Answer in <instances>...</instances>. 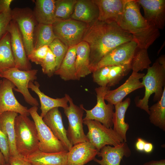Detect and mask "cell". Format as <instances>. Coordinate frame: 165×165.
I'll return each mask as SVG.
<instances>
[{"mask_svg": "<svg viewBox=\"0 0 165 165\" xmlns=\"http://www.w3.org/2000/svg\"><path fill=\"white\" fill-rule=\"evenodd\" d=\"M132 40V35L116 22L97 20L89 24L82 41L89 46L91 72L95 71L98 62L108 53L118 46Z\"/></svg>", "mask_w": 165, "mask_h": 165, "instance_id": "cell-1", "label": "cell"}, {"mask_svg": "<svg viewBox=\"0 0 165 165\" xmlns=\"http://www.w3.org/2000/svg\"><path fill=\"white\" fill-rule=\"evenodd\" d=\"M135 0H127L117 23L130 34L138 47L148 49L160 36L159 30L149 23L141 14Z\"/></svg>", "mask_w": 165, "mask_h": 165, "instance_id": "cell-2", "label": "cell"}, {"mask_svg": "<svg viewBox=\"0 0 165 165\" xmlns=\"http://www.w3.org/2000/svg\"><path fill=\"white\" fill-rule=\"evenodd\" d=\"M141 82L145 87V94L141 99L135 101L137 107L149 113L148 102L150 96L154 94L153 101L159 100L162 96L165 86V61L157 59L151 66L147 69L146 74L142 78Z\"/></svg>", "mask_w": 165, "mask_h": 165, "instance_id": "cell-3", "label": "cell"}, {"mask_svg": "<svg viewBox=\"0 0 165 165\" xmlns=\"http://www.w3.org/2000/svg\"><path fill=\"white\" fill-rule=\"evenodd\" d=\"M15 143L18 153L27 157L39 150L35 123L28 116L19 115L15 121Z\"/></svg>", "mask_w": 165, "mask_h": 165, "instance_id": "cell-4", "label": "cell"}, {"mask_svg": "<svg viewBox=\"0 0 165 165\" xmlns=\"http://www.w3.org/2000/svg\"><path fill=\"white\" fill-rule=\"evenodd\" d=\"M88 24L71 18L57 20L52 25L56 37L68 48L82 41Z\"/></svg>", "mask_w": 165, "mask_h": 165, "instance_id": "cell-5", "label": "cell"}, {"mask_svg": "<svg viewBox=\"0 0 165 165\" xmlns=\"http://www.w3.org/2000/svg\"><path fill=\"white\" fill-rule=\"evenodd\" d=\"M83 123L88 129L86 135L88 141L98 151L106 145L116 146L124 142L112 128H107L98 121L86 120Z\"/></svg>", "mask_w": 165, "mask_h": 165, "instance_id": "cell-6", "label": "cell"}, {"mask_svg": "<svg viewBox=\"0 0 165 165\" xmlns=\"http://www.w3.org/2000/svg\"><path fill=\"white\" fill-rule=\"evenodd\" d=\"M38 110V106H36L28 109L30 115L36 126L39 141V150L47 153L68 151L44 123Z\"/></svg>", "mask_w": 165, "mask_h": 165, "instance_id": "cell-7", "label": "cell"}, {"mask_svg": "<svg viewBox=\"0 0 165 165\" xmlns=\"http://www.w3.org/2000/svg\"><path fill=\"white\" fill-rule=\"evenodd\" d=\"M12 16L21 34L27 56L34 49V34L38 23L33 10L28 7L15 8L12 9Z\"/></svg>", "mask_w": 165, "mask_h": 165, "instance_id": "cell-8", "label": "cell"}, {"mask_svg": "<svg viewBox=\"0 0 165 165\" xmlns=\"http://www.w3.org/2000/svg\"><path fill=\"white\" fill-rule=\"evenodd\" d=\"M38 71L35 69L23 71L15 67L2 72L1 78L12 82L16 87L13 90L21 93L27 103L32 106H38L39 104L37 100L31 95L28 88L29 82L36 79Z\"/></svg>", "mask_w": 165, "mask_h": 165, "instance_id": "cell-9", "label": "cell"}, {"mask_svg": "<svg viewBox=\"0 0 165 165\" xmlns=\"http://www.w3.org/2000/svg\"><path fill=\"white\" fill-rule=\"evenodd\" d=\"M68 102L69 105L64 109L68 120V126L67 133L68 140L73 145L88 141L83 129V105H81L79 107L75 105L69 96Z\"/></svg>", "mask_w": 165, "mask_h": 165, "instance_id": "cell-10", "label": "cell"}, {"mask_svg": "<svg viewBox=\"0 0 165 165\" xmlns=\"http://www.w3.org/2000/svg\"><path fill=\"white\" fill-rule=\"evenodd\" d=\"M110 89L108 86H100L95 90L97 94V102L96 105L91 109L82 108L86 112V116L83 120H92L98 121L108 128H112L113 126L112 116L115 108L114 105L105 102V97L107 91Z\"/></svg>", "mask_w": 165, "mask_h": 165, "instance_id": "cell-11", "label": "cell"}, {"mask_svg": "<svg viewBox=\"0 0 165 165\" xmlns=\"http://www.w3.org/2000/svg\"><path fill=\"white\" fill-rule=\"evenodd\" d=\"M137 47L134 40L118 46L101 59L95 71L105 66L130 65Z\"/></svg>", "mask_w": 165, "mask_h": 165, "instance_id": "cell-12", "label": "cell"}, {"mask_svg": "<svg viewBox=\"0 0 165 165\" xmlns=\"http://www.w3.org/2000/svg\"><path fill=\"white\" fill-rule=\"evenodd\" d=\"M10 35V42L15 67L21 70L31 69L32 66L27 55L22 37L16 23L10 22L7 29Z\"/></svg>", "mask_w": 165, "mask_h": 165, "instance_id": "cell-13", "label": "cell"}, {"mask_svg": "<svg viewBox=\"0 0 165 165\" xmlns=\"http://www.w3.org/2000/svg\"><path fill=\"white\" fill-rule=\"evenodd\" d=\"M15 86L9 80L3 78L0 85V115L13 111L28 116V109L21 104L16 98L13 90Z\"/></svg>", "mask_w": 165, "mask_h": 165, "instance_id": "cell-14", "label": "cell"}, {"mask_svg": "<svg viewBox=\"0 0 165 165\" xmlns=\"http://www.w3.org/2000/svg\"><path fill=\"white\" fill-rule=\"evenodd\" d=\"M145 74L133 71L126 82L118 88L108 90L105 97V100L114 105L122 101L123 98L133 91L144 87L140 79Z\"/></svg>", "mask_w": 165, "mask_h": 165, "instance_id": "cell-15", "label": "cell"}, {"mask_svg": "<svg viewBox=\"0 0 165 165\" xmlns=\"http://www.w3.org/2000/svg\"><path fill=\"white\" fill-rule=\"evenodd\" d=\"M143 8L144 17L149 23L158 29L165 25V0H135Z\"/></svg>", "mask_w": 165, "mask_h": 165, "instance_id": "cell-16", "label": "cell"}, {"mask_svg": "<svg viewBox=\"0 0 165 165\" xmlns=\"http://www.w3.org/2000/svg\"><path fill=\"white\" fill-rule=\"evenodd\" d=\"M42 119L54 136L63 144L68 151L70 150L73 145L68 138L67 130L64 126L61 114L58 108L50 110Z\"/></svg>", "mask_w": 165, "mask_h": 165, "instance_id": "cell-17", "label": "cell"}, {"mask_svg": "<svg viewBox=\"0 0 165 165\" xmlns=\"http://www.w3.org/2000/svg\"><path fill=\"white\" fill-rule=\"evenodd\" d=\"M131 150L126 142H123L116 146L106 145L102 148L97 155L100 160L95 158L93 160L100 165H120L124 156L129 157Z\"/></svg>", "mask_w": 165, "mask_h": 165, "instance_id": "cell-18", "label": "cell"}, {"mask_svg": "<svg viewBox=\"0 0 165 165\" xmlns=\"http://www.w3.org/2000/svg\"><path fill=\"white\" fill-rule=\"evenodd\" d=\"M99 152L88 141L73 145L67 153L68 165H84L94 160Z\"/></svg>", "mask_w": 165, "mask_h": 165, "instance_id": "cell-19", "label": "cell"}, {"mask_svg": "<svg viewBox=\"0 0 165 165\" xmlns=\"http://www.w3.org/2000/svg\"><path fill=\"white\" fill-rule=\"evenodd\" d=\"M99 10L98 20L117 22L127 0H93Z\"/></svg>", "mask_w": 165, "mask_h": 165, "instance_id": "cell-20", "label": "cell"}, {"mask_svg": "<svg viewBox=\"0 0 165 165\" xmlns=\"http://www.w3.org/2000/svg\"><path fill=\"white\" fill-rule=\"evenodd\" d=\"M98 8L93 0H77L70 18L90 23L98 19Z\"/></svg>", "mask_w": 165, "mask_h": 165, "instance_id": "cell-21", "label": "cell"}, {"mask_svg": "<svg viewBox=\"0 0 165 165\" xmlns=\"http://www.w3.org/2000/svg\"><path fill=\"white\" fill-rule=\"evenodd\" d=\"M39 87V84L36 81L34 83L33 82H30L28 84V88L31 89L38 97L41 111L40 116L42 118L49 111L53 108L60 107L64 109L68 106V95L66 94L64 97L61 98H52L41 91Z\"/></svg>", "mask_w": 165, "mask_h": 165, "instance_id": "cell-22", "label": "cell"}, {"mask_svg": "<svg viewBox=\"0 0 165 165\" xmlns=\"http://www.w3.org/2000/svg\"><path fill=\"white\" fill-rule=\"evenodd\" d=\"M68 152L47 153L38 150L24 158L31 165H68Z\"/></svg>", "mask_w": 165, "mask_h": 165, "instance_id": "cell-23", "label": "cell"}, {"mask_svg": "<svg viewBox=\"0 0 165 165\" xmlns=\"http://www.w3.org/2000/svg\"><path fill=\"white\" fill-rule=\"evenodd\" d=\"M33 14L38 23L52 25L59 19L55 15V0L34 1Z\"/></svg>", "mask_w": 165, "mask_h": 165, "instance_id": "cell-24", "label": "cell"}, {"mask_svg": "<svg viewBox=\"0 0 165 165\" xmlns=\"http://www.w3.org/2000/svg\"><path fill=\"white\" fill-rule=\"evenodd\" d=\"M18 114L7 111L0 115V129L7 138L9 145L10 156L18 154L15 143V121Z\"/></svg>", "mask_w": 165, "mask_h": 165, "instance_id": "cell-25", "label": "cell"}, {"mask_svg": "<svg viewBox=\"0 0 165 165\" xmlns=\"http://www.w3.org/2000/svg\"><path fill=\"white\" fill-rule=\"evenodd\" d=\"M130 103V99L127 98L123 101L114 105L115 112L112 116L113 130L125 142L127 141L126 133L129 127V125L125 122V117Z\"/></svg>", "mask_w": 165, "mask_h": 165, "instance_id": "cell-26", "label": "cell"}, {"mask_svg": "<svg viewBox=\"0 0 165 165\" xmlns=\"http://www.w3.org/2000/svg\"><path fill=\"white\" fill-rule=\"evenodd\" d=\"M90 56V49L86 42L82 41L76 45L75 68L78 80L92 73Z\"/></svg>", "mask_w": 165, "mask_h": 165, "instance_id": "cell-27", "label": "cell"}, {"mask_svg": "<svg viewBox=\"0 0 165 165\" xmlns=\"http://www.w3.org/2000/svg\"><path fill=\"white\" fill-rule=\"evenodd\" d=\"M76 45L68 48L59 68L54 74L64 81L78 80L75 68Z\"/></svg>", "mask_w": 165, "mask_h": 165, "instance_id": "cell-28", "label": "cell"}, {"mask_svg": "<svg viewBox=\"0 0 165 165\" xmlns=\"http://www.w3.org/2000/svg\"><path fill=\"white\" fill-rule=\"evenodd\" d=\"M15 67L10 35L7 31L0 39V70L3 72Z\"/></svg>", "mask_w": 165, "mask_h": 165, "instance_id": "cell-29", "label": "cell"}, {"mask_svg": "<svg viewBox=\"0 0 165 165\" xmlns=\"http://www.w3.org/2000/svg\"><path fill=\"white\" fill-rule=\"evenodd\" d=\"M56 38L52 25L38 23L34 34V49L44 46H49Z\"/></svg>", "mask_w": 165, "mask_h": 165, "instance_id": "cell-30", "label": "cell"}, {"mask_svg": "<svg viewBox=\"0 0 165 165\" xmlns=\"http://www.w3.org/2000/svg\"><path fill=\"white\" fill-rule=\"evenodd\" d=\"M150 122L163 130H165V86L160 99L149 108Z\"/></svg>", "mask_w": 165, "mask_h": 165, "instance_id": "cell-31", "label": "cell"}, {"mask_svg": "<svg viewBox=\"0 0 165 165\" xmlns=\"http://www.w3.org/2000/svg\"><path fill=\"white\" fill-rule=\"evenodd\" d=\"M152 62L148 53L147 49L138 46L136 49L133 57L130 64L133 71L138 72L150 67Z\"/></svg>", "mask_w": 165, "mask_h": 165, "instance_id": "cell-32", "label": "cell"}, {"mask_svg": "<svg viewBox=\"0 0 165 165\" xmlns=\"http://www.w3.org/2000/svg\"><path fill=\"white\" fill-rule=\"evenodd\" d=\"M77 0H55V15L59 19L70 18Z\"/></svg>", "mask_w": 165, "mask_h": 165, "instance_id": "cell-33", "label": "cell"}, {"mask_svg": "<svg viewBox=\"0 0 165 165\" xmlns=\"http://www.w3.org/2000/svg\"><path fill=\"white\" fill-rule=\"evenodd\" d=\"M48 46L55 57L57 70L59 68L68 47L57 38H55Z\"/></svg>", "mask_w": 165, "mask_h": 165, "instance_id": "cell-34", "label": "cell"}, {"mask_svg": "<svg viewBox=\"0 0 165 165\" xmlns=\"http://www.w3.org/2000/svg\"><path fill=\"white\" fill-rule=\"evenodd\" d=\"M40 65L43 73L48 77H50L54 74L56 70V63L55 57L50 49Z\"/></svg>", "mask_w": 165, "mask_h": 165, "instance_id": "cell-35", "label": "cell"}, {"mask_svg": "<svg viewBox=\"0 0 165 165\" xmlns=\"http://www.w3.org/2000/svg\"><path fill=\"white\" fill-rule=\"evenodd\" d=\"M49 50V46H47L34 49L27 55L28 58L30 61L37 64L40 65L46 57Z\"/></svg>", "mask_w": 165, "mask_h": 165, "instance_id": "cell-36", "label": "cell"}, {"mask_svg": "<svg viewBox=\"0 0 165 165\" xmlns=\"http://www.w3.org/2000/svg\"><path fill=\"white\" fill-rule=\"evenodd\" d=\"M12 19V10L0 13V39L7 31L8 27Z\"/></svg>", "mask_w": 165, "mask_h": 165, "instance_id": "cell-37", "label": "cell"}, {"mask_svg": "<svg viewBox=\"0 0 165 165\" xmlns=\"http://www.w3.org/2000/svg\"><path fill=\"white\" fill-rule=\"evenodd\" d=\"M0 151L6 163H9L10 157L9 145L7 138L0 129Z\"/></svg>", "mask_w": 165, "mask_h": 165, "instance_id": "cell-38", "label": "cell"}, {"mask_svg": "<svg viewBox=\"0 0 165 165\" xmlns=\"http://www.w3.org/2000/svg\"><path fill=\"white\" fill-rule=\"evenodd\" d=\"M9 163L10 165H31L24 157L19 154L10 156Z\"/></svg>", "mask_w": 165, "mask_h": 165, "instance_id": "cell-39", "label": "cell"}, {"mask_svg": "<svg viewBox=\"0 0 165 165\" xmlns=\"http://www.w3.org/2000/svg\"><path fill=\"white\" fill-rule=\"evenodd\" d=\"M13 0H0V13L11 10L10 5Z\"/></svg>", "mask_w": 165, "mask_h": 165, "instance_id": "cell-40", "label": "cell"}, {"mask_svg": "<svg viewBox=\"0 0 165 165\" xmlns=\"http://www.w3.org/2000/svg\"><path fill=\"white\" fill-rule=\"evenodd\" d=\"M146 141L143 139L138 138L135 144V147L138 151L142 152L144 151V148Z\"/></svg>", "mask_w": 165, "mask_h": 165, "instance_id": "cell-41", "label": "cell"}, {"mask_svg": "<svg viewBox=\"0 0 165 165\" xmlns=\"http://www.w3.org/2000/svg\"><path fill=\"white\" fill-rule=\"evenodd\" d=\"M143 165H165V159L150 161L144 163Z\"/></svg>", "mask_w": 165, "mask_h": 165, "instance_id": "cell-42", "label": "cell"}, {"mask_svg": "<svg viewBox=\"0 0 165 165\" xmlns=\"http://www.w3.org/2000/svg\"><path fill=\"white\" fill-rule=\"evenodd\" d=\"M153 149L152 144L151 143L146 141L145 144L144 151L146 153H149L152 152Z\"/></svg>", "mask_w": 165, "mask_h": 165, "instance_id": "cell-43", "label": "cell"}, {"mask_svg": "<svg viewBox=\"0 0 165 165\" xmlns=\"http://www.w3.org/2000/svg\"><path fill=\"white\" fill-rule=\"evenodd\" d=\"M6 163L4 157L0 151V165H4Z\"/></svg>", "mask_w": 165, "mask_h": 165, "instance_id": "cell-44", "label": "cell"}, {"mask_svg": "<svg viewBox=\"0 0 165 165\" xmlns=\"http://www.w3.org/2000/svg\"><path fill=\"white\" fill-rule=\"evenodd\" d=\"M2 71L0 70V77H2V75H1V73Z\"/></svg>", "mask_w": 165, "mask_h": 165, "instance_id": "cell-45", "label": "cell"}, {"mask_svg": "<svg viewBox=\"0 0 165 165\" xmlns=\"http://www.w3.org/2000/svg\"><path fill=\"white\" fill-rule=\"evenodd\" d=\"M4 165H10L9 163H7L6 164Z\"/></svg>", "mask_w": 165, "mask_h": 165, "instance_id": "cell-46", "label": "cell"}, {"mask_svg": "<svg viewBox=\"0 0 165 165\" xmlns=\"http://www.w3.org/2000/svg\"><path fill=\"white\" fill-rule=\"evenodd\" d=\"M2 80H1L0 79V85L2 82Z\"/></svg>", "mask_w": 165, "mask_h": 165, "instance_id": "cell-47", "label": "cell"}]
</instances>
